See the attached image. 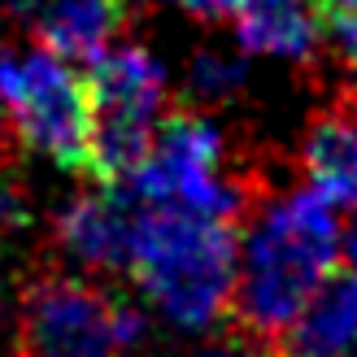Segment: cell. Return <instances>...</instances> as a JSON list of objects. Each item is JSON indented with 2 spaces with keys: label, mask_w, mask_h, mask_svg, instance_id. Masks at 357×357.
Segmentation results:
<instances>
[{
  "label": "cell",
  "mask_w": 357,
  "mask_h": 357,
  "mask_svg": "<svg viewBox=\"0 0 357 357\" xmlns=\"http://www.w3.org/2000/svg\"><path fill=\"white\" fill-rule=\"evenodd\" d=\"M340 257V222L327 192L292 188L266 196L240 244V271L231 292V331L275 349L283 327L318 292Z\"/></svg>",
  "instance_id": "cell-1"
},
{
  "label": "cell",
  "mask_w": 357,
  "mask_h": 357,
  "mask_svg": "<svg viewBox=\"0 0 357 357\" xmlns=\"http://www.w3.org/2000/svg\"><path fill=\"white\" fill-rule=\"evenodd\" d=\"M127 271L170 323L188 331L213 327L218 318H227L236 292V222L174 205H139Z\"/></svg>",
  "instance_id": "cell-2"
},
{
  "label": "cell",
  "mask_w": 357,
  "mask_h": 357,
  "mask_svg": "<svg viewBox=\"0 0 357 357\" xmlns=\"http://www.w3.org/2000/svg\"><path fill=\"white\" fill-rule=\"evenodd\" d=\"M83 79L92 100V178L100 188H122L170 114L166 70L139 44H118L87 61Z\"/></svg>",
  "instance_id": "cell-3"
},
{
  "label": "cell",
  "mask_w": 357,
  "mask_h": 357,
  "mask_svg": "<svg viewBox=\"0 0 357 357\" xmlns=\"http://www.w3.org/2000/svg\"><path fill=\"white\" fill-rule=\"evenodd\" d=\"M0 109L9 131L52 166L92 174V100L87 79L66 57L35 48L0 66Z\"/></svg>",
  "instance_id": "cell-4"
},
{
  "label": "cell",
  "mask_w": 357,
  "mask_h": 357,
  "mask_svg": "<svg viewBox=\"0 0 357 357\" xmlns=\"http://www.w3.org/2000/svg\"><path fill=\"white\" fill-rule=\"evenodd\" d=\"M144 318L75 275H40L17 305L22 357H122L139 344Z\"/></svg>",
  "instance_id": "cell-5"
},
{
  "label": "cell",
  "mask_w": 357,
  "mask_h": 357,
  "mask_svg": "<svg viewBox=\"0 0 357 357\" xmlns=\"http://www.w3.org/2000/svg\"><path fill=\"white\" fill-rule=\"evenodd\" d=\"M139 201L127 188H100L75 196L57 213V248L83 271H127Z\"/></svg>",
  "instance_id": "cell-6"
},
{
  "label": "cell",
  "mask_w": 357,
  "mask_h": 357,
  "mask_svg": "<svg viewBox=\"0 0 357 357\" xmlns=\"http://www.w3.org/2000/svg\"><path fill=\"white\" fill-rule=\"evenodd\" d=\"M48 52L96 61L127 22V0H0Z\"/></svg>",
  "instance_id": "cell-7"
},
{
  "label": "cell",
  "mask_w": 357,
  "mask_h": 357,
  "mask_svg": "<svg viewBox=\"0 0 357 357\" xmlns=\"http://www.w3.org/2000/svg\"><path fill=\"white\" fill-rule=\"evenodd\" d=\"M301 166L318 192H327L335 205L357 209V83L335 92L327 109L310 118Z\"/></svg>",
  "instance_id": "cell-8"
},
{
  "label": "cell",
  "mask_w": 357,
  "mask_h": 357,
  "mask_svg": "<svg viewBox=\"0 0 357 357\" xmlns=\"http://www.w3.org/2000/svg\"><path fill=\"white\" fill-rule=\"evenodd\" d=\"M357 344V275L331 271L318 292L301 305L283 335L275 340V357H349Z\"/></svg>",
  "instance_id": "cell-9"
},
{
  "label": "cell",
  "mask_w": 357,
  "mask_h": 357,
  "mask_svg": "<svg viewBox=\"0 0 357 357\" xmlns=\"http://www.w3.org/2000/svg\"><path fill=\"white\" fill-rule=\"evenodd\" d=\"M236 35L244 52L310 66L323 48V0H244Z\"/></svg>",
  "instance_id": "cell-10"
},
{
  "label": "cell",
  "mask_w": 357,
  "mask_h": 357,
  "mask_svg": "<svg viewBox=\"0 0 357 357\" xmlns=\"http://www.w3.org/2000/svg\"><path fill=\"white\" fill-rule=\"evenodd\" d=\"M244 87V61L231 52H213L201 48L192 52L188 66V100L192 105H227Z\"/></svg>",
  "instance_id": "cell-11"
},
{
  "label": "cell",
  "mask_w": 357,
  "mask_h": 357,
  "mask_svg": "<svg viewBox=\"0 0 357 357\" xmlns=\"http://www.w3.org/2000/svg\"><path fill=\"white\" fill-rule=\"evenodd\" d=\"M26 218H31V196L22 188V178L13 170H5V162H0V236L22 231Z\"/></svg>",
  "instance_id": "cell-12"
},
{
  "label": "cell",
  "mask_w": 357,
  "mask_h": 357,
  "mask_svg": "<svg viewBox=\"0 0 357 357\" xmlns=\"http://www.w3.org/2000/svg\"><path fill=\"white\" fill-rule=\"evenodd\" d=\"M170 5L205 17V22H218V17H236V9L244 5V0H170Z\"/></svg>",
  "instance_id": "cell-13"
},
{
  "label": "cell",
  "mask_w": 357,
  "mask_h": 357,
  "mask_svg": "<svg viewBox=\"0 0 357 357\" xmlns=\"http://www.w3.org/2000/svg\"><path fill=\"white\" fill-rule=\"evenodd\" d=\"M196 357H275L266 344H253V340H244V335H231V340L222 344H213L205 353H196Z\"/></svg>",
  "instance_id": "cell-14"
},
{
  "label": "cell",
  "mask_w": 357,
  "mask_h": 357,
  "mask_svg": "<svg viewBox=\"0 0 357 357\" xmlns=\"http://www.w3.org/2000/svg\"><path fill=\"white\" fill-rule=\"evenodd\" d=\"M344 257H349V271L357 275V222H353V231H349V244H344Z\"/></svg>",
  "instance_id": "cell-15"
},
{
  "label": "cell",
  "mask_w": 357,
  "mask_h": 357,
  "mask_svg": "<svg viewBox=\"0 0 357 357\" xmlns=\"http://www.w3.org/2000/svg\"><path fill=\"white\" fill-rule=\"evenodd\" d=\"M349 357H357V344H353V349H349Z\"/></svg>",
  "instance_id": "cell-16"
}]
</instances>
